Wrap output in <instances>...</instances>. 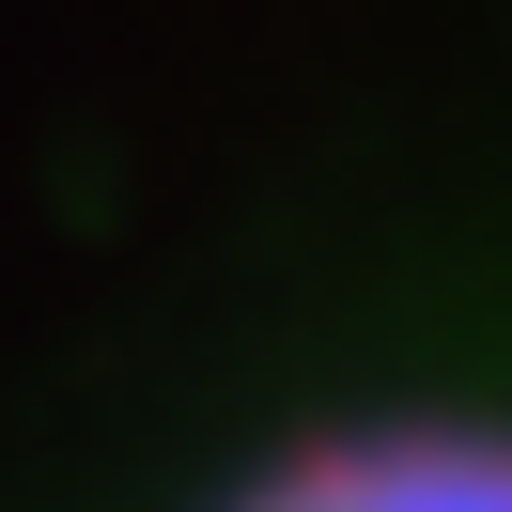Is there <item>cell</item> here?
<instances>
[{"label": "cell", "instance_id": "1", "mask_svg": "<svg viewBox=\"0 0 512 512\" xmlns=\"http://www.w3.org/2000/svg\"><path fill=\"white\" fill-rule=\"evenodd\" d=\"M233 512H512V435L481 419H388V435H326L264 466Z\"/></svg>", "mask_w": 512, "mask_h": 512}]
</instances>
